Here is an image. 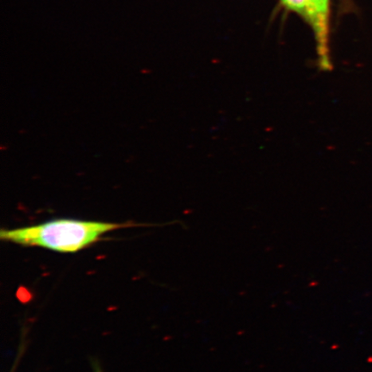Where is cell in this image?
Instances as JSON below:
<instances>
[{"label": "cell", "instance_id": "3957f363", "mask_svg": "<svg viewBox=\"0 0 372 372\" xmlns=\"http://www.w3.org/2000/svg\"><path fill=\"white\" fill-rule=\"evenodd\" d=\"M281 1L287 9L302 15L306 19V0H281Z\"/></svg>", "mask_w": 372, "mask_h": 372}, {"label": "cell", "instance_id": "277c9868", "mask_svg": "<svg viewBox=\"0 0 372 372\" xmlns=\"http://www.w3.org/2000/svg\"><path fill=\"white\" fill-rule=\"evenodd\" d=\"M94 370H95V372H102L98 365H94Z\"/></svg>", "mask_w": 372, "mask_h": 372}, {"label": "cell", "instance_id": "7a4b0ae2", "mask_svg": "<svg viewBox=\"0 0 372 372\" xmlns=\"http://www.w3.org/2000/svg\"><path fill=\"white\" fill-rule=\"evenodd\" d=\"M307 18L315 32L319 63L321 68L330 69L329 59V0H306Z\"/></svg>", "mask_w": 372, "mask_h": 372}, {"label": "cell", "instance_id": "6da1fadb", "mask_svg": "<svg viewBox=\"0 0 372 372\" xmlns=\"http://www.w3.org/2000/svg\"><path fill=\"white\" fill-rule=\"evenodd\" d=\"M127 223L61 218L34 226L2 229L0 239L22 246H36L53 252L72 253L100 241L107 233L129 227Z\"/></svg>", "mask_w": 372, "mask_h": 372}]
</instances>
